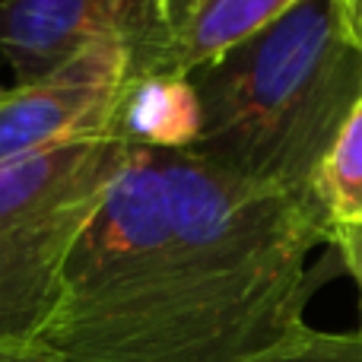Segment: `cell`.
<instances>
[{"label": "cell", "instance_id": "obj_12", "mask_svg": "<svg viewBox=\"0 0 362 362\" xmlns=\"http://www.w3.org/2000/svg\"><path fill=\"white\" fill-rule=\"evenodd\" d=\"M346 13V25H350L353 38H356L359 51H362V0H340Z\"/></svg>", "mask_w": 362, "mask_h": 362}, {"label": "cell", "instance_id": "obj_1", "mask_svg": "<svg viewBox=\"0 0 362 362\" xmlns=\"http://www.w3.org/2000/svg\"><path fill=\"white\" fill-rule=\"evenodd\" d=\"M318 204L134 146L64 261L38 346L64 362H251L302 321Z\"/></svg>", "mask_w": 362, "mask_h": 362}, {"label": "cell", "instance_id": "obj_11", "mask_svg": "<svg viewBox=\"0 0 362 362\" xmlns=\"http://www.w3.org/2000/svg\"><path fill=\"white\" fill-rule=\"evenodd\" d=\"M0 362H64L51 350L32 344V346H13V350H0Z\"/></svg>", "mask_w": 362, "mask_h": 362}, {"label": "cell", "instance_id": "obj_7", "mask_svg": "<svg viewBox=\"0 0 362 362\" xmlns=\"http://www.w3.org/2000/svg\"><path fill=\"white\" fill-rule=\"evenodd\" d=\"M299 0H197L181 48V74L191 76L280 19Z\"/></svg>", "mask_w": 362, "mask_h": 362}, {"label": "cell", "instance_id": "obj_9", "mask_svg": "<svg viewBox=\"0 0 362 362\" xmlns=\"http://www.w3.org/2000/svg\"><path fill=\"white\" fill-rule=\"evenodd\" d=\"M251 362H362V331L331 334L299 325Z\"/></svg>", "mask_w": 362, "mask_h": 362}, {"label": "cell", "instance_id": "obj_10", "mask_svg": "<svg viewBox=\"0 0 362 362\" xmlns=\"http://www.w3.org/2000/svg\"><path fill=\"white\" fill-rule=\"evenodd\" d=\"M327 242H331L334 248L340 251L346 274H350L353 283H356L359 318H362V226H356V229H334L331 235H327ZM359 331H362V327H359Z\"/></svg>", "mask_w": 362, "mask_h": 362}, {"label": "cell", "instance_id": "obj_4", "mask_svg": "<svg viewBox=\"0 0 362 362\" xmlns=\"http://www.w3.org/2000/svg\"><path fill=\"white\" fill-rule=\"evenodd\" d=\"M197 0H0V57L35 80L95 45H118L137 76H185L181 48Z\"/></svg>", "mask_w": 362, "mask_h": 362}, {"label": "cell", "instance_id": "obj_3", "mask_svg": "<svg viewBox=\"0 0 362 362\" xmlns=\"http://www.w3.org/2000/svg\"><path fill=\"white\" fill-rule=\"evenodd\" d=\"M134 144L118 115L86 134L0 165V350L38 344L64 261Z\"/></svg>", "mask_w": 362, "mask_h": 362}, {"label": "cell", "instance_id": "obj_5", "mask_svg": "<svg viewBox=\"0 0 362 362\" xmlns=\"http://www.w3.org/2000/svg\"><path fill=\"white\" fill-rule=\"evenodd\" d=\"M127 83L131 57L118 45H95L45 76L0 86V165L112 121Z\"/></svg>", "mask_w": 362, "mask_h": 362}, {"label": "cell", "instance_id": "obj_6", "mask_svg": "<svg viewBox=\"0 0 362 362\" xmlns=\"http://www.w3.org/2000/svg\"><path fill=\"white\" fill-rule=\"evenodd\" d=\"M118 124L134 146L191 153L204 131V105L191 76H137L118 102Z\"/></svg>", "mask_w": 362, "mask_h": 362}, {"label": "cell", "instance_id": "obj_2", "mask_svg": "<svg viewBox=\"0 0 362 362\" xmlns=\"http://www.w3.org/2000/svg\"><path fill=\"white\" fill-rule=\"evenodd\" d=\"M191 80L204 105L194 156L315 200V175L362 99V51L340 0H299Z\"/></svg>", "mask_w": 362, "mask_h": 362}, {"label": "cell", "instance_id": "obj_8", "mask_svg": "<svg viewBox=\"0 0 362 362\" xmlns=\"http://www.w3.org/2000/svg\"><path fill=\"white\" fill-rule=\"evenodd\" d=\"M312 197L327 223V235L334 229L362 226V99L327 150L315 175Z\"/></svg>", "mask_w": 362, "mask_h": 362}]
</instances>
